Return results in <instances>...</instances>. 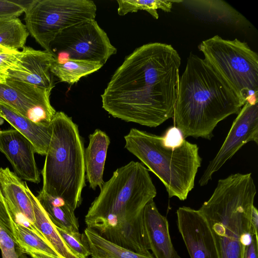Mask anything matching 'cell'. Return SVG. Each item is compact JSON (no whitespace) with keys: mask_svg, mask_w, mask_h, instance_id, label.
Returning <instances> with one entry per match:
<instances>
[{"mask_svg":"<svg viewBox=\"0 0 258 258\" xmlns=\"http://www.w3.org/2000/svg\"><path fill=\"white\" fill-rule=\"evenodd\" d=\"M162 138L163 144L171 149L179 147L185 140L181 131L176 126L169 127Z\"/></svg>","mask_w":258,"mask_h":258,"instance_id":"obj_30","label":"cell"},{"mask_svg":"<svg viewBox=\"0 0 258 258\" xmlns=\"http://www.w3.org/2000/svg\"><path fill=\"white\" fill-rule=\"evenodd\" d=\"M25 184L26 191L30 197L33 209L34 225L42 234L61 258H81L66 244L55 226L29 187Z\"/></svg>","mask_w":258,"mask_h":258,"instance_id":"obj_19","label":"cell"},{"mask_svg":"<svg viewBox=\"0 0 258 258\" xmlns=\"http://www.w3.org/2000/svg\"><path fill=\"white\" fill-rule=\"evenodd\" d=\"M0 190L11 218L22 214L34 224L33 206L25 184L8 167L0 168Z\"/></svg>","mask_w":258,"mask_h":258,"instance_id":"obj_17","label":"cell"},{"mask_svg":"<svg viewBox=\"0 0 258 258\" xmlns=\"http://www.w3.org/2000/svg\"><path fill=\"white\" fill-rule=\"evenodd\" d=\"M0 117L27 138L34 146L35 153L46 155L51 136V122H34L1 102Z\"/></svg>","mask_w":258,"mask_h":258,"instance_id":"obj_16","label":"cell"},{"mask_svg":"<svg viewBox=\"0 0 258 258\" xmlns=\"http://www.w3.org/2000/svg\"><path fill=\"white\" fill-rule=\"evenodd\" d=\"M181 58L171 45L144 44L127 55L101 95L102 108L127 122L157 127L174 116Z\"/></svg>","mask_w":258,"mask_h":258,"instance_id":"obj_1","label":"cell"},{"mask_svg":"<svg viewBox=\"0 0 258 258\" xmlns=\"http://www.w3.org/2000/svg\"><path fill=\"white\" fill-rule=\"evenodd\" d=\"M55 227L66 244L75 253L81 258H86L90 255L88 247L84 241L83 234H81L80 232H68Z\"/></svg>","mask_w":258,"mask_h":258,"instance_id":"obj_26","label":"cell"},{"mask_svg":"<svg viewBox=\"0 0 258 258\" xmlns=\"http://www.w3.org/2000/svg\"><path fill=\"white\" fill-rule=\"evenodd\" d=\"M21 51L19 59L9 70L8 79L52 90L54 86L50 68L55 59L52 54L26 46Z\"/></svg>","mask_w":258,"mask_h":258,"instance_id":"obj_14","label":"cell"},{"mask_svg":"<svg viewBox=\"0 0 258 258\" xmlns=\"http://www.w3.org/2000/svg\"><path fill=\"white\" fill-rule=\"evenodd\" d=\"M143 215L150 250L154 257L181 258L172 244L168 221L159 212L153 200L145 206Z\"/></svg>","mask_w":258,"mask_h":258,"instance_id":"obj_15","label":"cell"},{"mask_svg":"<svg viewBox=\"0 0 258 258\" xmlns=\"http://www.w3.org/2000/svg\"><path fill=\"white\" fill-rule=\"evenodd\" d=\"M0 152L7 157L20 178L35 183L40 182L34 147L20 132L15 128L0 130Z\"/></svg>","mask_w":258,"mask_h":258,"instance_id":"obj_13","label":"cell"},{"mask_svg":"<svg viewBox=\"0 0 258 258\" xmlns=\"http://www.w3.org/2000/svg\"><path fill=\"white\" fill-rule=\"evenodd\" d=\"M36 197L55 226L68 232H79V224L75 210L63 199L50 196L40 191Z\"/></svg>","mask_w":258,"mask_h":258,"instance_id":"obj_20","label":"cell"},{"mask_svg":"<svg viewBox=\"0 0 258 258\" xmlns=\"http://www.w3.org/2000/svg\"><path fill=\"white\" fill-rule=\"evenodd\" d=\"M13 221L0 190V226L13 239Z\"/></svg>","mask_w":258,"mask_h":258,"instance_id":"obj_31","label":"cell"},{"mask_svg":"<svg viewBox=\"0 0 258 258\" xmlns=\"http://www.w3.org/2000/svg\"><path fill=\"white\" fill-rule=\"evenodd\" d=\"M124 138L125 148L159 178L169 198L187 199L202 160L197 144L185 139L179 147L169 148L162 136L134 128Z\"/></svg>","mask_w":258,"mask_h":258,"instance_id":"obj_6","label":"cell"},{"mask_svg":"<svg viewBox=\"0 0 258 258\" xmlns=\"http://www.w3.org/2000/svg\"><path fill=\"white\" fill-rule=\"evenodd\" d=\"M51 91L8 79L0 83V102L34 122L50 123L56 112L50 101Z\"/></svg>","mask_w":258,"mask_h":258,"instance_id":"obj_10","label":"cell"},{"mask_svg":"<svg viewBox=\"0 0 258 258\" xmlns=\"http://www.w3.org/2000/svg\"><path fill=\"white\" fill-rule=\"evenodd\" d=\"M13 239L21 253L27 254L31 251H39L58 256L54 249L27 228L14 222L12 225Z\"/></svg>","mask_w":258,"mask_h":258,"instance_id":"obj_24","label":"cell"},{"mask_svg":"<svg viewBox=\"0 0 258 258\" xmlns=\"http://www.w3.org/2000/svg\"><path fill=\"white\" fill-rule=\"evenodd\" d=\"M256 194L251 173L232 174L218 180L199 209L209 225L220 258H244L246 247L257 236L250 222Z\"/></svg>","mask_w":258,"mask_h":258,"instance_id":"obj_4","label":"cell"},{"mask_svg":"<svg viewBox=\"0 0 258 258\" xmlns=\"http://www.w3.org/2000/svg\"><path fill=\"white\" fill-rule=\"evenodd\" d=\"M51 125L40 191L62 198L75 210L81 204L86 185L84 142L78 125L63 112L55 113Z\"/></svg>","mask_w":258,"mask_h":258,"instance_id":"obj_5","label":"cell"},{"mask_svg":"<svg viewBox=\"0 0 258 258\" xmlns=\"http://www.w3.org/2000/svg\"><path fill=\"white\" fill-rule=\"evenodd\" d=\"M89 143L85 150L86 178L90 187L96 189L104 183L103 179L107 149L110 144L108 135L103 131L96 129L89 135Z\"/></svg>","mask_w":258,"mask_h":258,"instance_id":"obj_18","label":"cell"},{"mask_svg":"<svg viewBox=\"0 0 258 258\" xmlns=\"http://www.w3.org/2000/svg\"><path fill=\"white\" fill-rule=\"evenodd\" d=\"M103 66L100 62L88 60L68 59L59 62L54 59L50 72L60 82L73 85L81 78L97 71Z\"/></svg>","mask_w":258,"mask_h":258,"instance_id":"obj_22","label":"cell"},{"mask_svg":"<svg viewBox=\"0 0 258 258\" xmlns=\"http://www.w3.org/2000/svg\"><path fill=\"white\" fill-rule=\"evenodd\" d=\"M19 258H28L25 253H21V254H19Z\"/></svg>","mask_w":258,"mask_h":258,"instance_id":"obj_35","label":"cell"},{"mask_svg":"<svg viewBox=\"0 0 258 258\" xmlns=\"http://www.w3.org/2000/svg\"><path fill=\"white\" fill-rule=\"evenodd\" d=\"M177 225L190 258H220L209 225L199 210L176 211Z\"/></svg>","mask_w":258,"mask_h":258,"instance_id":"obj_12","label":"cell"},{"mask_svg":"<svg viewBox=\"0 0 258 258\" xmlns=\"http://www.w3.org/2000/svg\"><path fill=\"white\" fill-rule=\"evenodd\" d=\"M30 1L0 0V20L18 18L25 13Z\"/></svg>","mask_w":258,"mask_h":258,"instance_id":"obj_28","label":"cell"},{"mask_svg":"<svg viewBox=\"0 0 258 258\" xmlns=\"http://www.w3.org/2000/svg\"><path fill=\"white\" fill-rule=\"evenodd\" d=\"M100 188L85 216L87 228L119 246L151 254L143 212L157 190L149 170L131 161L114 171Z\"/></svg>","mask_w":258,"mask_h":258,"instance_id":"obj_2","label":"cell"},{"mask_svg":"<svg viewBox=\"0 0 258 258\" xmlns=\"http://www.w3.org/2000/svg\"><path fill=\"white\" fill-rule=\"evenodd\" d=\"M257 253L258 236H254L250 244L245 248L244 258H257Z\"/></svg>","mask_w":258,"mask_h":258,"instance_id":"obj_32","label":"cell"},{"mask_svg":"<svg viewBox=\"0 0 258 258\" xmlns=\"http://www.w3.org/2000/svg\"><path fill=\"white\" fill-rule=\"evenodd\" d=\"M117 13L120 16H124L129 13L137 12L144 10L148 12L155 19H157L159 15L158 9L166 12H170L174 1L169 0H117Z\"/></svg>","mask_w":258,"mask_h":258,"instance_id":"obj_25","label":"cell"},{"mask_svg":"<svg viewBox=\"0 0 258 258\" xmlns=\"http://www.w3.org/2000/svg\"><path fill=\"white\" fill-rule=\"evenodd\" d=\"M237 114L220 149L201 177L200 186L207 184L214 174L245 144H258V102H245Z\"/></svg>","mask_w":258,"mask_h":258,"instance_id":"obj_11","label":"cell"},{"mask_svg":"<svg viewBox=\"0 0 258 258\" xmlns=\"http://www.w3.org/2000/svg\"><path fill=\"white\" fill-rule=\"evenodd\" d=\"M243 105L205 59L190 53L179 79L173 116L184 138L211 140L218 123Z\"/></svg>","mask_w":258,"mask_h":258,"instance_id":"obj_3","label":"cell"},{"mask_svg":"<svg viewBox=\"0 0 258 258\" xmlns=\"http://www.w3.org/2000/svg\"><path fill=\"white\" fill-rule=\"evenodd\" d=\"M31 258H61L58 256L49 254L39 251H31L28 253Z\"/></svg>","mask_w":258,"mask_h":258,"instance_id":"obj_34","label":"cell"},{"mask_svg":"<svg viewBox=\"0 0 258 258\" xmlns=\"http://www.w3.org/2000/svg\"><path fill=\"white\" fill-rule=\"evenodd\" d=\"M97 7L91 0L30 1L25 11L29 33L45 50L63 30L95 20Z\"/></svg>","mask_w":258,"mask_h":258,"instance_id":"obj_8","label":"cell"},{"mask_svg":"<svg viewBox=\"0 0 258 258\" xmlns=\"http://www.w3.org/2000/svg\"><path fill=\"white\" fill-rule=\"evenodd\" d=\"M48 52L59 62L76 59L104 65L117 49L97 21L92 20L62 31L51 43Z\"/></svg>","mask_w":258,"mask_h":258,"instance_id":"obj_9","label":"cell"},{"mask_svg":"<svg viewBox=\"0 0 258 258\" xmlns=\"http://www.w3.org/2000/svg\"><path fill=\"white\" fill-rule=\"evenodd\" d=\"M21 54V51L11 49L0 45V83L8 79L9 72Z\"/></svg>","mask_w":258,"mask_h":258,"instance_id":"obj_27","label":"cell"},{"mask_svg":"<svg viewBox=\"0 0 258 258\" xmlns=\"http://www.w3.org/2000/svg\"><path fill=\"white\" fill-rule=\"evenodd\" d=\"M29 35L26 26L18 18L0 20V45L19 50Z\"/></svg>","mask_w":258,"mask_h":258,"instance_id":"obj_23","label":"cell"},{"mask_svg":"<svg viewBox=\"0 0 258 258\" xmlns=\"http://www.w3.org/2000/svg\"><path fill=\"white\" fill-rule=\"evenodd\" d=\"M198 48L243 104L258 102V55L247 43L215 35Z\"/></svg>","mask_w":258,"mask_h":258,"instance_id":"obj_7","label":"cell"},{"mask_svg":"<svg viewBox=\"0 0 258 258\" xmlns=\"http://www.w3.org/2000/svg\"><path fill=\"white\" fill-rule=\"evenodd\" d=\"M250 222L254 233L257 235L258 211L254 205L252 208Z\"/></svg>","mask_w":258,"mask_h":258,"instance_id":"obj_33","label":"cell"},{"mask_svg":"<svg viewBox=\"0 0 258 258\" xmlns=\"http://www.w3.org/2000/svg\"><path fill=\"white\" fill-rule=\"evenodd\" d=\"M15 244L12 237L0 226V249L2 258H19Z\"/></svg>","mask_w":258,"mask_h":258,"instance_id":"obj_29","label":"cell"},{"mask_svg":"<svg viewBox=\"0 0 258 258\" xmlns=\"http://www.w3.org/2000/svg\"><path fill=\"white\" fill-rule=\"evenodd\" d=\"M84 241L92 258H155L152 254H140L115 244L86 228Z\"/></svg>","mask_w":258,"mask_h":258,"instance_id":"obj_21","label":"cell"}]
</instances>
